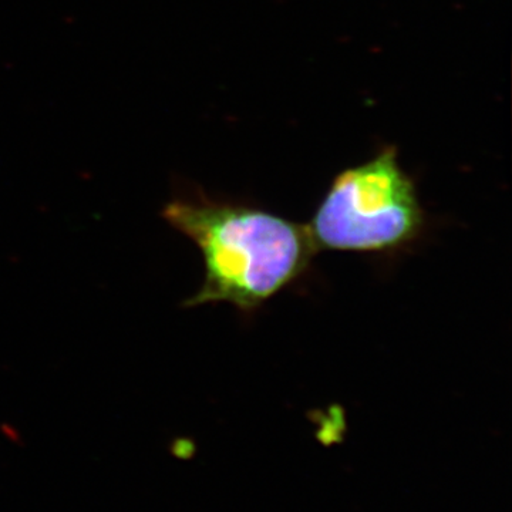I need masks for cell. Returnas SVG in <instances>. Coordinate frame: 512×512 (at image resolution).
Segmentation results:
<instances>
[{
    "mask_svg": "<svg viewBox=\"0 0 512 512\" xmlns=\"http://www.w3.org/2000/svg\"><path fill=\"white\" fill-rule=\"evenodd\" d=\"M164 218L202 254L205 281L188 308L228 302L252 312L274 298L311 265L316 248L306 225L234 202L177 200Z\"/></svg>",
    "mask_w": 512,
    "mask_h": 512,
    "instance_id": "cell-1",
    "label": "cell"
},
{
    "mask_svg": "<svg viewBox=\"0 0 512 512\" xmlns=\"http://www.w3.org/2000/svg\"><path fill=\"white\" fill-rule=\"evenodd\" d=\"M426 221L416 184L384 148L333 180L306 228L316 251L389 254L416 242Z\"/></svg>",
    "mask_w": 512,
    "mask_h": 512,
    "instance_id": "cell-2",
    "label": "cell"
}]
</instances>
